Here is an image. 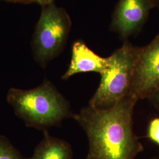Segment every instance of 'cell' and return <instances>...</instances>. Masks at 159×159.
<instances>
[{"mask_svg": "<svg viewBox=\"0 0 159 159\" xmlns=\"http://www.w3.org/2000/svg\"><path fill=\"white\" fill-rule=\"evenodd\" d=\"M137 100L130 95L106 109L82 108L73 116L89 140L86 159H135L143 150L133 131Z\"/></svg>", "mask_w": 159, "mask_h": 159, "instance_id": "1", "label": "cell"}, {"mask_svg": "<svg viewBox=\"0 0 159 159\" xmlns=\"http://www.w3.org/2000/svg\"><path fill=\"white\" fill-rule=\"evenodd\" d=\"M7 101L27 125L37 129L58 125L72 116L67 101L48 81L31 90L10 89Z\"/></svg>", "mask_w": 159, "mask_h": 159, "instance_id": "2", "label": "cell"}, {"mask_svg": "<svg viewBox=\"0 0 159 159\" xmlns=\"http://www.w3.org/2000/svg\"><path fill=\"white\" fill-rule=\"evenodd\" d=\"M140 47L125 41L108 57V65L89 104L98 109L112 107L130 96L131 81Z\"/></svg>", "mask_w": 159, "mask_h": 159, "instance_id": "3", "label": "cell"}, {"mask_svg": "<svg viewBox=\"0 0 159 159\" xmlns=\"http://www.w3.org/2000/svg\"><path fill=\"white\" fill-rule=\"evenodd\" d=\"M43 8L34 39L37 60L45 64L62 51L71 28V20L66 11L53 3Z\"/></svg>", "mask_w": 159, "mask_h": 159, "instance_id": "4", "label": "cell"}, {"mask_svg": "<svg viewBox=\"0 0 159 159\" xmlns=\"http://www.w3.org/2000/svg\"><path fill=\"white\" fill-rule=\"evenodd\" d=\"M159 90V34L140 47L131 85L130 95L138 101L150 99Z\"/></svg>", "mask_w": 159, "mask_h": 159, "instance_id": "5", "label": "cell"}, {"mask_svg": "<svg viewBox=\"0 0 159 159\" xmlns=\"http://www.w3.org/2000/svg\"><path fill=\"white\" fill-rule=\"evenodd\" d=\"M156 7L155 0H119L115 8L110 29L123 39L140 31L150 12Z\"/></svg>", "mask_w": 159, "mask_h": 159, "instance_id": "6", "label": "cell"}, {"mask_svg": "<svg viewBox=\"0 0 159 159\" xmlns=\"http://www.w3.org/2000/svg\"><path fill=\"white\" fill-rule=\"evenodd\" d=\"M108 61V57H101L89 48L85 43L77 41L73 45L70 64L62 79H68L79 73L95 72L100 74L107 67Z\"/></svg>", "mask_w": 159, "mask_h": 159, "instance_id": "7", "label": "cell"}, {"mask_svg": "<svg viewBox=\"0 0 159 159\" xmlns=\"http://www.w3.org/2000/svg\"><path fill=\"white\" fill-rule=\"evenodd\" d=\"M29 159H73V152L68 143L45 132L44 139Z\"/></svg>", "mask_w": 159, "mask_h": 159, "instance_id": "8", "label": "cell"}, {"mask_svg": "<svg viewBox=\"0 0 159 159\" xmlns=\"http://www.w3.org/2000/svg\"><path fill=\"white\" fill-rule=\"evenodd\" d=\"M0 159H29L24 157L5 137L0 136Z\"/></svg>", "mask_w": 159, "mask_h": 159, "instance_id": "9", "label": "cell"}, {"mask_svg": "<svg viewBox=\"0 0 159 159\" xmlns=\"http://www.w3.org/2000/svg\"><path fill=\"white\" fill-rule=\"evenodd\" d=\"M148 139L159 146V117L151 120L147 130Z\"/></svg>", "mask_w": 159, "mask_h": 159, "instance_id": "10", "label": "cell"}, {"mask_svg": "<svg viewBox=\"0 0 159 159\" xmlns=\"http://www.w3.org/2000/svg\"><path fill=\"white\" fill-rule=\"evenodd\" d=\"M150 100L153 103L154 105L159 110V90L150 98Z\"/></svg>", "mask_w": 159, "mask_h": 159, "instance_id": "11", "label": "cell"}, {"mask_svg": "<svg viewBox=\"0 0 159 159\" xmlns=\"http://www.w3.org/2000/svg\"><path fill=\"white\" fill-rule=\"evenodd\" d=\"M35 1L40 4L44 5V6H47L48 4L52 3V1H53V0H35Z\"/></svg>", "mask_w": 159, "mask_h": 159, "instance_id": "12", "label": "cell"}, {"mask_svg": "<svg viewBox=\"0 0 159 159\" xmlns=\"http://www.w3.org/2000/svg\"><path fill=\"white\" fill-rule=\"evenodd\" d=\"M155 1H156V7L159 8V0H155Z\"/></svg>", "mask_w": 159, "mask_h": 159, "instance_id": "13", "label": "cell"}]
</instances>
